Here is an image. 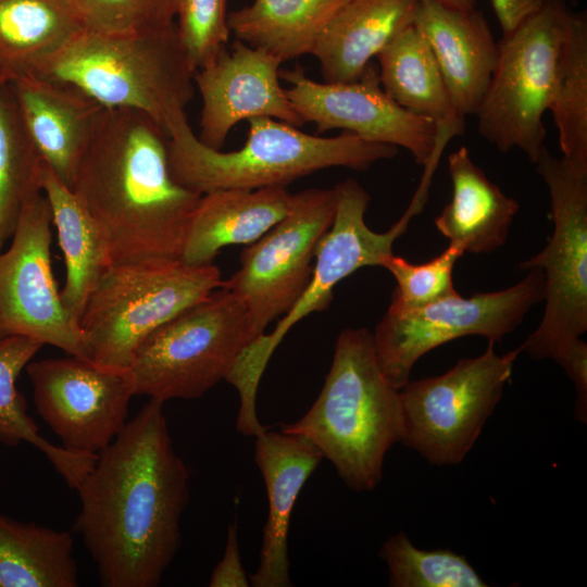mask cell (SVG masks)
<instances>
[{"label":"cell","instance_id":"1","mask_svg":"<svg viewBox=\"0 0 587 587\" xmlns=\"http://www.w3.org/2000/svg\"><path fill=\"white\" fill-rule=\"evenodd\" d=\"M74 525L105 587H157L182 546L189 471L150 399L76 487Z\"/></svg>","mask_w":587,"mask_h":587},{"label":"cell","instance_id":"2","mask_svg":"<svg viewBox=\"0 0 587 587\" xmlns=\"http://www.w3.org/2000/svg\"><path fill=\"white\" fill-rule=\"evenodd\" d=\"M167 134L148 114L103 108L72 190L103 228L112 264L180 258L202 195L174 180Z\"/></svg>","mask_w":587,"mask_h":587},{"label":"cell","instance_id":"3","mask_svg":"<svg viewBox=\"0 0 587 587\" xmlns=\"http://www.w3.org/2000/svg\"><path fill=\"white\" fill-rule=\"evenodd\" d=\"M280 430L305 437L354 491H371L402 436L399 389L384 376L364 327L337 337L330 369L311 408Z\"/></svg>","mask_w":587,"mask_h":587},{"label":"cell","instance_id":"4","mask_svg":"<svg viewBox=\"0 0 587 587\" xmlns=\"http://www.w3.org/2000/svg\"><path fill=\"white\" fill-rule=\"evenodd\" d=\"M193 73L173 23L126 34L86 28L33 75L71 85L105 108L139 110L171 136L188 124Z\"/></svg>","mask_w":587,"mask_h":587},{"label":"cell","instance_id":"5","mask_svg":"<svg viewBox=\"0 0 587 587\" xmlns=\"http://www.w3.org/2000/svg\"><path fill=\"white\" fill-rule=\"evenodd\" d=\"M243 146L223 152L203 145L189 124L168 137L172 177L199 195L220 189L284 186L316 171L342 166L365 171L395 158L399 148L344 132L321 137L270 117L248 120Z\"/></svg>","mask_w":587,"mask_h":587},{"label":"cell","instance_id":"6","mask_svg":"<svg viewBox=\"0 0 587 587\" xmlns=\"http://www.w3.org/2000/svg\"><path fill=\"white\" fill-rule=\"evenodd\" d=\"M337 203L333 223L315 249L311 280L292 308L270 334L255 339L239 357L226 382L240 398L236 427L245 436L260 433L263 425L257 414V394L264 370L283 338L299 321L326 310L339 282L365 266H384L394 254V242L407 230L410 211L387 232L372 230L365 222L371 202L369 192L348 178L335 187Z\"/></svg>","mask_w":587,"mask_h":587},{"label":"cell","instance_id":"7","mask_svg":"<svg viewBox=\"0 0 587 587\" xmlns=\"http://www.w3.org/2000/svg\"><path fill=\"white\" fill-rule=\"evenodd\" d=\"M255 339L241 300L220 286L139 344L129 366L136 395L163 403L201 398L226 379Z\"/></svg>","mask_w":587,"mask_h":587},{"label":"cell","instance_id":"8","mask_svg":"<svg viewBox=\"0 0 587 587\" xmlns=\"http://www.w3.org/2000/svg\"><path fill=\"white\" fill-rule=\"evenodd\" d=\"M221 284L213 263L189 265L178 259L111 264L78 317L89 358L129 367L135 350L152 330Z\"/></svg>","mask_w":587,"mask_h":587},{"label":"cell","instance_id":"9","mask_svg":"<svg viewBox=\"0 0 587 587\" xmlns=\"http://www.w3.org/2000/svg\"><path fill=\"white\" fill-rule=\"evenodd\" d=\"M572 8L545 1L498 41V60L475 112L477 130L499 151H523L535 163L545 147L549 110Z\"/></svg>","mask_w":587,"mask_h":587},{"label":"cell","instance_id":"10","mask_svg":"<svg viewBox=\"0 0 587 587\" xmlns=\"http://www.w3.org/2000/svg\"><path fill=\"white\" fill-rule=\"evenodd\" d=\"M551 199L553 232L547 246L520 263L545 276V310L521 345L530 358H555L587 330V170L570 165L546 147L535 163Z\"/></svg>","mask_w":587,"mask_h":587},{"label":"cell","instance_id":"11","mask_svg":"<svg viewBox=\"0 0 587 587\" xmlns=\"http://www.w3.org/2000/svg\"><path fill=\"white\" fill-rule=\"evenodd\" d=\"M485 352L459 360L446 373L408 382L399 389L400 442L434 465H454L465 458L511 380L521 346L498 354Z\"/></svg>","mask_w":587,"mask_h":587},{"label":"cell","instance_id":"12","mask_svg":"<svg viewBox=\"0 0 587 587\" xmlns=\"http://www.w3.org/2000/svg\"><path fill=\"white\" fill-rule=\"evenodd\" d=\"M545 276L528 270L517 284L497 291L460 294L411 310L389 309L372 333L378 365L396 388L408 382L415 363L430 350L477 335L494 344L513 332L530 309L544 301Z\"/></svg>","mask_w":587,"mask_h":587},{"label":"cell","instance_id":"13","mask_svg":"<svg viewBox=\"0 0 587 587\" xmlns=\"http://www.w3.org/2000/svg\"><path fill=\"white\" fill-rule=\"evenodd\" d=\"M335 188L291 195L286 215L240 254V267L221 286L243 303L258 336L286 314L309 285L312 260L336 211Z\"/></svg>","mask_w":587,"mask_h":587},{"label":"cell","instance_id":"14","mask_svg":"<svg viewBox=\"0 0 587 587\" xmlns=\"http://www.w3.org/2000/svg\"><path fill=\"white\" fill-rule=\"evenodd\" d=\"M25 369L36 412L65 450L98 455L125 427L136 396L129 367L68 354L30 361Z\"/></svg>","mask_w":587,"mask_h":587},{"label":"cell","instance_id":"15","mask_svg":"<svg viewBox=\"0 0 587 587\" xmlns=\"http://www.w3.org/2000/svg\"><path fill=\"white\" fill-rule=\"evenodd\" d=\"M52 216L43 191L24 208L0 251V340L27 337L89 358L78 320L63 304L51 266Z\"/></svg>","mask_w":587,"mask_h":587},{"label":"cell","instance_id":"16","mask_svg":"<svg viewBox=\"0 0 587 587\" xmlns=\"http://www.w3.org/2000/svg\"><path fill=\"white\" fill-rule=\"evenodd\" d=\"M291 84L286 95L303 123L317 133L344 129L364 139L408 150L432 178L449 140L438 125L395 102L383 89L378 66L372 62L361 76L348 83H319L301 67L279 72Z\"/></svg>","mask_w":587,"mask_h":587},{"label":"cell","instance_id":"17","mask_svg":"<svg viewBox=\"0 0 587 587\" xmlns=\"http://www.w3.org/2000/svg\"><path fill=\"white\" fill-rule=\"evenodd\" d=\"M277 57L238 39L193 73L202 99L200 135L205 146L220 150L240 121L270 117L295 127L304 123L279 83Z\"/></svg>","mask_w":587,"mask_h":587},{"label":"cell","instance_id":"18","mask_svg":"<svg viewBox=\"0 0 587 587\" xmlns=\"http://www.w3.org/2000/svg\"><path fill=\"white\" fill-rule=\"evenodd\" d=\"M319 448L303 436L265 429L255 437L254 461L267 496V517L253 587H290L288 533L295 503L305 482L321 464Z\"/></svg>","mask_w":587,"mask_h":587},{"label":"cell","instance_id":"19","mask_svg":"<svg viewBox=\"0 0 587 587\" xmlns=\"http://www.w3.org/2000/svg\"><path fill=\"white\" fill-rule=\"evenodd\" d=\"M412 24L435 55L455 114H475L499 51L483 12L420 1Z\"/></svg>","mask_w":587,"mask_h":587},{"label":"cell","instance_id":"20","mask_svg":"<svg viewBox=\"0 0 587 587\" xmlns=\"http://www.w3.org/2000/svg\"><path fill=\"white\" fill-rule=\"evenodd\" d=\"M24 127L42 162L72 189L103 105L77 88L27 75L12 82Z\"/></svg>","mask_w":587,"mask_h":587},{"label":"cell","instance_id":"21","mask_svg":"<svg viewBox=\"0 0 587 587\" xmlns=\"http://www.w3.org/2000/svg\"><path fill=\"white\" fill-rule=\"evenodd\" d=\"M290 201L284 186L202 195L190 216L179 260L205 265L226 246L257 241L286 215Z\"/></svg>","mask_w":587,"mask_h":587},{"label":"cell","instance_id":"22","mask_svg":"<svg viewBox=\"0 0 587 587\" xmlns=\"http://www.w3.org/2000/svg\"><path fill=\"white\" fill-rule=\"evenodd\" d=\"M450 202L435 218L438 232L464 253H490L507 241L520 203L492 183L466 147L448 157Z\"/></svg>","mask_w":587,"mask_h":587},{"label":"cell","instance_id":"23","mask_svg":"<svg viewBox=\"0 0 587 587\" xmlns=\"http://www.w3.org/2000/svg\"><path fill=\"white\" fill-rule=\"evenodd\" d=\"M419 0H349L319 38L312 55L325 83L358 79L389 41L412 24Z\"/></svg>","mask_w":587,"mask_h":587},{"label":"cell","instance_id":"24","mask_svg":"<svg viewBox=\"0 0 587 587\" xmlns=\"http://www.w3.org/2000/svg\"><path fill=\"white\" fill-rule=\"evenodd\" d=\"M86 28L75 0H0V83L36 74Z\"/></svg>","mask_w":587,"mask_h":587},{"label":"cell","instance_id":"25","mask_svg":"<svg viewBox=\"0 0 587 587\" xmlns=\"http://www.w3.org/2000/svg\"><path fill=\"white\" fill-rule=\"evenodd\" d=\"M41 189L50 207L65 263L60 297L67 311L78 320L88 295L112 264L109 240L82 199L43 162Z\"/></svg>","mask_w":587,"mask_h":587},{"label":"cell","instance_id":"26","mask_svg":"<svg viewBox=\"0 0 587 587\" xmlns=\"http://www.w3.org/2000/svg\"><path fill=\"white\" fill-rule=\"evenodd\" d=\"M376 58L380 85L395 102L434 121L449 138L463 134L465 122L455 114L435 55L413 24Z\"/></svg>","mask_w":587,"mask_h":587},{"label":"cell","instance_id":"27","mask_svg":"<svg viewBox=\"0 0 587 587\" xmlns=\"http://www.w3.org/2000/svg\"><path fill=\"white\" fill-rule=\"evenodd\" d=\"M349 0H254L227 14L236 39L283 62L312 51L337 12Z\"/></svg>","mask_w":587,"mask_h":587},{"label":"cell","instance_id":"28","mask_svg":"<svg viewBox=\"0 0 587 587\" xmlns=\"http://www.w3.org/2000/svg\"><path fill=\"white\" fill-rule=\"evenodd\" d=\"M70 532L0 514V587H76Z\"/></svg>","mask_w":587,"mask_h":587},{"label":"cell","instance_id":"29","mask_svg":"<svg viewBox=\"0 0 587 587\" xmlns=\"http://www.w3.org/2000/svg\"><path fill=\"white\" fill-rule=\"evenodd\" d=\"M43 346L36 339L20 336L0 340V445L15 447L27 442L34 446L68 487L76 489L95 465L97 455L73 453L41 437L37 424L27 414L24 396L16 388L17 376Z\"/></svg>","mask_w":587,"mask_h":587},{"label":"cell","instance_id":"30","mask_svg":"<svg viewBox=\"0 0 587 587\" xmlns=\"http://www.w3.org/2000/svg\"><path fill=\"white\" fill-rule=\"evenodd\" d=\"M549 110L562 159L587 170V14L572 11L561 49Z\"/></svg>","mask_w":587,"mask_h":587},{"label":"cell","instance_id":"31","mask_svg":"<svg viewBox=\"0 0 587 587\" xmlns=\"http://www.w3.org/2000/svg\"><path fill=\"white\" fill-rule=\"evenodd\" d=\"M42 160L20 115L12 83H0V251L41 189Z\"/></svg>","mask_w":587,"mask_h":587},{"label":"cell","instance_id":"32","mask_svg":"<svg viewBox=\"0 0 587 587\" xmlns=\"http://www.w3.org/2000/svg\"><path fill=\"white\" fill-rule=\"evenodd\" d=\"M391 587H486L464 555L449 549L422 550L399 530L382 546Z\"/></svg>","mask_w":587,"mask_h":587},{"label":"cell","instance_id":"33","mask_svg":"<svg viewBox=\"0 0 587 587\" xmlns=\"http://www.w3.org/2000/svg\"><path fill=\"white\" fill-rule=\"evenodd\" d=\"M463 254L460 247L451 243L439 255L421 264L391 254L383 266L397 282L389 309H417L459 294L453 284V268Z\"/></svg>","mask_w":587,"mask_h":587},{"label":"cell","instance_id":"34","mask_svg":"<svg viewBox=\"0 0 587 587\" xmlns=\"http://www.w3.org/2000/svg\"><path fill=\"white\" fill-rule=\"evenodd\" d=\"M88 29L126 34L175 23L180 0H75Z\"/></svg>","mask_w":587,"mask_h":587},{"label":"cell","instance_id":"35","mask_svg":"<svg viewBox=\"0 0 587 587\" xmlns=\"http://www.w3.org/2000/svg\"><path fill=\"white\" fill-rule=\"evenodd\" d=\"M175 23L195 72L226 48V0H180Z\"/></svg>","mask_w":587,"mask_h":587},{"label":"cell","instance_id":"36","mask_svg":"<svg viewBox=\"0 0 587 587\" xmlns=\"http://www.w3.org/2000/svg\"><path fill=\"white\" fill-rule=\"evenodd\" d=\"M574 384L577 400L575 416L582 423L587 422V344L580 338L573 341L554 360Z\"/></svg>","mask_w":587,"mask_h":587},{"label":"cell","instance_id":"37","mask_svg":"<svg viewBox=\"0 0 587 587\" xmlns=\"http://www.w3.org/2000/svg\"><path fill=\"white\" fill-rule=\"evenodd\" d=\"M237 523L229 524L225 550L222 559L212 571L210 587H248L249 575L246 573L238 545Z\"/></svg>","mask_w":587,"mask_h":587},{"label":"cell","instance_id":"38","mask_svg":"<svg viewBox=\"0 0 587 587\" xmlns=\"http://www.w3.org/2000/svg\"><path fill=\"white\" fill-rule=\"evenodd\" d=\"M544 0H491L502 34L514 30L544 4Z\"/></svg>","mask_w":587,"mask_h":587},{"label":"cell","instance_id":"39","mask_svg":"<svg viewBox=\"0 0 587 587\" xmlns=\"http://www.w3.org/2000/svg\"><path fill=\"white\" fill-rule=\"evenodd\" d=\"M419 1H434L446 7L470 10L475 8L476 0H419Z\"/></svg>","mask_w":587,"mask_h":587},{"label":"cell","instance_id":"40","mask_svg":"<svg viewBox=\"0 0 587 587\" xmlns=\"http://www.w3.org/2000/svg\"><path fill=\"white\" fill-rule=\"evenodd\" d=\"M544 1L560 2V3H563L565 5H569L570 8L576 5L579 2V0H544Z\"/></svg>","mask_w":587,"mask_h":587}]
</instances>
